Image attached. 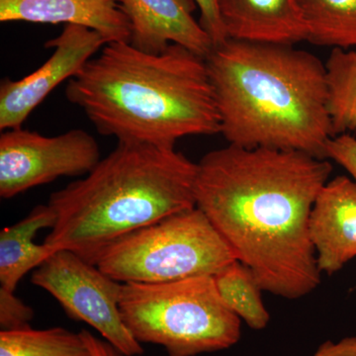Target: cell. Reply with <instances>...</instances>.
Returning a JSON list of instances; mask_svg holds the SVG:
<instances>
[{"mask_svg": "<svg viewBox=\"0 0 356 356\" xmlns=\"http://www.w3.org/2000/svg\"><path fill=\"white\" fill-rule=\"evenodd\" d=\"M332 172L303 152L229 144L197 163L195 205L264 291L300 299L321 283L309 222Z\"/></svg>", "mask_w": 356, "mask_h": 356, "instance_id": "cell-1", "label": "cell"}, {"mask_svg": "<svg viewBox=\"0 0 356 356\" xmlns=\"http://www.w3.org/2000/svg\"><path fill=\"white\" fill-rule=\"evenodd\" d=\"M65 96L118 142L175 147L187 136L221 131L205 58L177 44L159 54L106 44L70 79Z\"/></svg>", "mask_w": 356, "mask_h": 356, "instance_id": "cell-2", "label": "cell"}, {"mask_svg": "<svg viewBox=\"0 0 356 356\" xmlns=\"http://www.w3.org/2000/svg\"><path fill=\"white\" fill-rule=\"evenodd\" d=\"M205 60L220 134L229 145L327 159L334 133L325 67L315 55L289 44L228 39Z\"/></svg>", "mask_w": 356, "mask_h": 356, "instance_id": "cell-3", "label": "cell"}, {"mask_svg": "<svg viewBox=\"0 0 356 356\" xmlns=\"http://www.w3.org/2000/svg\"><path fill=\"white\" fill-rule=\"evenodd\" d=\"M197 163L175 147L118 145L88 175L54 192L55 226L44 243L97 266L117 241L196 207Z\"/></svg>", "mask_w": 356, "mask_h": 356, "instance_id": "cell-4", "label": "cell"}, {"mask_svg": "<svg viewBox=\"0 0 356 356\" xmlns=\"http://www.w3.org/2000/svg\"><path fill=\"white\" fill-rule=\"evenodd\" d=\"M122 318L140 343L168 356L228 350L241 339V318L222 301L214 276L163 283H123Z\"/></svg>", "mask_w": 356, "mask_h": 356, "instance_id": "cell-5", "label": "cell"}, {"mask_svg": "<svg viewBox=\"0 0 356 356\" xmlns=\"http://www.w3.org/2000/svg\"><path fill=\"white\" fill-rule=\"evenodd\" d=\"M235 261L208 218L194 207L117 241L97 266L121 283H163L214 276Z\"/></svg>", "mask_w": 356, "mask_h": 356, "instance_id": "cell-6", "label": "cell"}, {"mask_svg": "<svg viewBox=\"0 0 356 356\" xmlns=\"http://www.w3.org/2000/svg\"><path fill=\"white\" fill-rule=\"evenodd\" d=\"M35 286L50 293L70 318L86 323L121 353L143 355L144 348L124 323L123 283L72 252L58 250L32 274Z\"/></svg>", "mask_w": 356, "mask_h": 356, "instance_id": "cell-7", "label": "cell"}, {"mask_svg": "<svg viewBox=\"0 0 356 356\" xmlns=\"http://www.w3.org/2000/svg\"><path fill=\"white\" fill-rule=\"evenodd\" d=\"M102 161L95 138L86 131L46 137L22 128L0 136V196L10 199L62 177L88 175Z\"/></svg>", "mask_w": 356, "mask_h": 356, "instance_id": "cell-8", "label": "cell"}, {"mask_svg": "<svg viewBox=\"0 0 356 356\" xmlns=\"http://www.w3.org/2000/svg\"><path fill=\"white\" fill-rule=\"evenodd\" d=\"M108 44L104 37L83 26L67 24L57 38L47 42L54 51L48 60L18 81L0 84V129L20 128L44 98L60 83L83 69L95 54Z\"/></svg>", "mask_w": 356, "mask_h": 356, "instance_id": "cell-9", "label": "cell"}, {"mask_svg": "<svg viewBox=\"0 0 356 356\" xmlns=\"http://www.w3.org/2000/svg\"><path fill=\"white\" fill-rule=\"evenodd\" d=\"M131 25L129 43L159 54L177 44L206 58L214 49L209 35L194 19L193 0H121Z\"/></svg>", "mask_w": 356, "mask_h": 356, "instance_id": "cell-10", "label": "cell"}, {"mask_svg": "<svg viewBox=\"0 0 356 356\" xmlns=\"http://www.w3.org/2000/svg\"><path fill=\"white\" fill-rule=\"evenodd\" d=\"M321 273H337L356 257V184L341 175L318 193L309 222Z\"/></svg>", "mask_w": 356, "mask_h": 356, "instance_id": "cell-11", "label": "cell"}, {"mask_svg": "<svg viewBox=\"0 0 356 356\" xmlns=\"http://www.w3.org/2000/svg\"><path fill=\"white\" fill-rule=\"evenodd\" d=\"M0 21L83 26L107 43L129 42L131 37L121 0H0Z\"/></svg>", "mask_w": 356, "mask_h": 356, "instance_id": "cell-12", "label": "cell"}, {"mask_svg": "<svg viewBox=\"0 0 356 356\" xmlns=\"http://www.w3.org/2000/svg\"><path fill=\"white\" fill-rule=\"evenodd\" d=\"M217 3L228 39L289 46L308 41L296 0H217Z\"/></svg>", "mask_w": 356, "mask_h": 356, "instance_id": "cell-13", "label": "cell"}, {"mask_svg": "<svg viewBox=\"0 0 356 356\" xmlns=\"http://www.w3.org/2000/svg\"><path fill=\"white\" fill-rule=\"evenodd\" d=\"M56 213L48 205L36 206L21 221L0 232V288L15 292L18 283L58 250L33 242L43 229H53Z\"/></svg>", "mask_w": 356, "mask_h": 356, "instance_id": "cell-14", "label": "cell"}, {"mask_svg": "<svg viewBox=\"0 0 356 356\" xmlns=\"http://www.w3.org/2000/svg\"><path fill=\"white\" fill-rule=\"evenodd\" d=\"M308 41L332 49L356 48V0H296Z\"/></svg>", "mask_w": 356, "mask_h": 356, "instance_id": "cell-15", "label": "cell"}, {"mask_svg": "<svg viewBox=\"0 0 356 356\" xmlns=\"http://www.w3.org/2000/svg\"><path fill=\"white\" fill-rule=\"evenodd\" d=\"M325 67L334 137L356 133V48L332 49Z\"/></svg>", "mask_w": 356, "mask_h": 356, "instance_id": "cell-16", "label": "cell"}, {"mask_svg": "<svg viewBox=\"0 0 356 356\" xmlns=\"http://www.w3.org/2000/svg\"><path fill=\"white\" fill-rule=\"evenodd\" d=\"M222 301L252 330L266 329L270 315L262 302L257 278L248 267L235 261L214 275Z\"/></svg>", "mask_w": 356, "mask_h": 356, "instance_id": "cell-17", "label": "cell"}, {"mask_svg": "<svg viewBox=\"0 0 356 356\" xmlns=\"http://www.w3.org/2000/svg\"><path fill=\"white\" fill-rule=\"evenodd\" d=\"M0 356H91L81 332L55 327L0 331Z\"/></svg>", "mask_w": 356, "mask_h": 356, "instance_id": "cell-18", "label": "cell"}, {"mask_svg": "<svg viewBox=\"0 0 356 356\" xmlns=\"http://www.w3.org/2000/svg\"><path fill=\"white\" fill-rule=\"evenodd\" d=\"M34 318L31 307L18 298L15 292L0 288V329L1 331H15L31 327Z\"/></svg>", "mask_w": 356, "mask_h": 356, "instance_id": "cell-19", "label": "cell"}, {"mask_svg": "<svg viewBox=\"0 0 356 356\" xmlns=\"http://www.w3.org/2000/svg\"><path fill=\"white\" fill-rule=\"evenodd\" d=\"M325 158L343 166L356 184V139L351 134L332 138L325 147Z\"/></svg>", "mask_w": 356, "mask_h": 356, "instance_id": "cell-20", "label": "cell"}, {"mask_svg": "<svg viewBox=\"0 0 356 356\" xmlns=\"http://www.w3.org/2000/svg\"><path fill=\"white\" fill-rule=\"evenodd\" d=\"M200 9V23L203 29L209 35L214 48L228 40L222 26L217 0H193Z\"/></svg>", "mask_w": 356, "mask_h": 356, "instance_id": "cell-21", "label": "cell"}, {"mask_svg": "<svg viewBox=\"0 0 356 356\" xmlns=\"http://www.w3.org/2000/svg\"><path fill=\"white\" fill-rule=\"evenodd\" d=\"M314 356H356V337H346L337 343L325 341Z\"/></svg>", "mask_w": 356, "mask_h": 356, "instance_id": "cell-22", "label": "cell"}, {"mask_svg": "<svg viewBox=\"0 0 356 356\" xmlns=\"http://www.w3.org/2000/svg\"><path fill=\"white\" fill-rule=\"evenodd\" d=\"M81 337L86 341L91 356H142V355H128L121 353L120 350L114 348L108 341L104 339H99L91 334L88 330L81 331Z\"/></svg>", "mask_w": 356, "mask_h": 356, "instance_id": "cell-23", "label": "cell"}]
</instances>
